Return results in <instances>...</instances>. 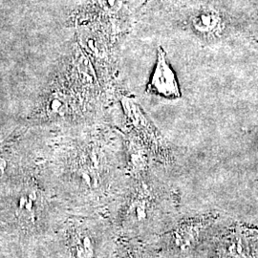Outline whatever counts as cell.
<instances>
[{
  "label": "cell",
  "mask_w": 258,
  "mask_h": 258,
  "mask_svg": "<svg viewBox=\"0 0 258 258\" xmlns=\"http://www.w3.org/2000/svg\"><path fill=\"white\" fill-rule=\"evenodd\" d=\"M213 23H214L213 18L210 15L199 16L197 18V20H196V25L201 30H204V29L205 30H210L213 26Z\"/></svg>",
  "instance_id": "obj_3"
},
{
  "label": "cell",
  "mask_w": 258,
  "mask_h": 258,
  "mask_svg": "<svg viewBox=\"0 0 258 258\" xmlns=\"http://www.w3.org/2000/svg\"><path fill=\"white\" fill-rule=\"evenodd\" d=\"M202 229L201 224H185L174 233L175 244L181 249L190 247L198 238Z\"/></svg>",
  "instance_id": "obj_2"
},
{
  "label": "cell",
  "mask_w": 258,
  "mask_h": 258,
  "mask_svg": "<svg viewBox=\"0 0 258 258\" xmlns=\"http://www.w3.org/2000/svg\"><path fill=\"white\" fill-rule=\"evenodd\" d=\"M148 90L155 91L166 97H180V91L176 81L175 75L167 64L163 49L159 50L156 68L152 76Z\"/></svg>",
  "instance_id": "obj_1"
},
{
  "label": "cell",
  "mask_w": 258,
  "mask_h": 258,
  "mask_svg": "<svg viewBox=\"0 0 258 258\" xmlns=\"http://www.w3.org/2000/svg\"><path fill=\"white\" fill-rule=\"evenodd\" d=\"M146 205L147 203H145L144 201H137V203H135V209H134V212H135V215L137 216L138 219H142V218H145L146 217Z\"/></svg>",
  "instance_id": "obj_4"
}]
</instances>
